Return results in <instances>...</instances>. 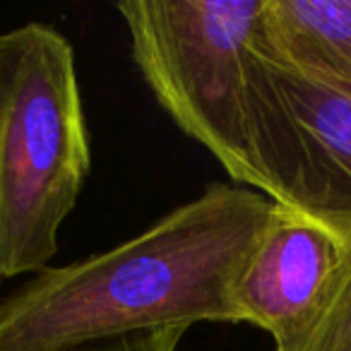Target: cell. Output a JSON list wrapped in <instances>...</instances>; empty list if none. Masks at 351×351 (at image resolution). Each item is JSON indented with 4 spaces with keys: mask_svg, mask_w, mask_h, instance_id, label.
<instances>
[{
    "mask_svg": "<svg viewBox=\"0 0 351 351\" xmlns=\"http://www.w3.org/2000/svg\"><path fill=\"white\" fill-rule=\"evenodd\" d=\"M277 202L212 183L140 236L0 298V351H58L195 322H236L234 287Z\"/></svg>",
    "mask_w": 351,
    "mask_h": 351,
    "instance_id": "obj_1",
    "label": "cell"
},
{
    "mask_svg": "<svg viewBox=\"0 0 351 351\" xmlns=\"http://www.w3.org/2000/svg\"><path fill=\"white\" fill-rule=\"evenodd\" d=\"M92 166L75 51L51 25L0 34V269L44 272Z\"/></svg>",
    "mask_w": 351,
    "mask_h": 351,
    "instance_id": "obj_2",
    "label": "cell"
},
{
    "mask_svg": "<svg viewBox=\"0 0 351 351\" xmlns=\"http://www.w3.org/2000/svg\"><path fill=\"white\" fill-rule=\"evenodd\" d=\"M265 0L118 3L132 60L156 101L229 173L255 188L248 142V68Z\"/></svg>",
    "mask_w": 351,
    "mask_h": 351,
    "instance_id": "obj_3",
    "label": "cell"
},
{
    "mask_svg": "<svg viewBox=\"0 0 351 351\" xmlns=\"http://www.w3.org/2000/svg\"><path fill=\"white\" fill-rule=\"evenodd\" d=\"M255 188L279 207L351 239V84L255 49L248 68Z\"/></svg>",
    "mask_w": 351,
    "mask_h": 351,
    "instance_id": "obj_4",
    "label": "cell"
},
{
    "mask_svg": "<svg viewBox=\"0 0 351 351\" xmlns=\"http://www.w3.org/2000/svg\"><path fill=\"white\" fill-rule=\"evenodd\" d=\"M344 241L277 205L234 287L236 322L265 330L274 344L296 335L315 313Z\"/></svg>",
    "mask_w": 351,
    "mask_h": 351,
    "instance_id": "obj_5",
    "label": "cell"
},
{
    "mask_svg": "<svg viewBox=\"0 0 351 351\" xmlns=\"http://www.w3.org/2000/svg\"><path fill=\"white\" fill-rule=\"evenodd\" d=\"M255 49L303 73L351 84V0H265Z\"/></svg>",
    "mask_w": 351,
    "mask_h": 351,
    "instance_id": "obj_6",
    "label": "cell"
},
{
    "mask_svg": "<svg viewBox=\"0 0 351 351\" xmlns=\"http://www.w3.org/2000/svg\"><path fill=\"white\" fill-rule=\"evenodd\" d=\"M274 351H351V239L311 320Z\"/></svg>",
    "mask_w": 351,
    "mask_h": 351,
    "instance_id": "obj_7",
    "label": "cell"
},
{
    "mask_svg": "<svg viewBox=\"0 0 351 351\" xmlns=\"http://www.w3.org/2000/svg\"><path fill=\"white\" fill-rule=\"evenodd\" d=\"M186 330H156L140 335H123L111 339L87 341V344L68 346L58 351H176Z\"/></svg>",
    "mask_w": 351,
    "mask_h": 351,
    "instance_id": "obj_8",
    "label": "cell"
},
{
    "mask_svg": "<svg viewBox=\"0 0 351 351\" xmlns=\"http://www.w3.org/2000/svg\"><path fill=\"white\" fill-rule=\"evenodd\" d=\"M3 279H5V277H3V269H0V282H3Z\"/></svg>",
    "mask_w": 351,
    "mask_h": 351,
    "instance_id": "obj_9",
    "label": "cell"
}]
</instances>
